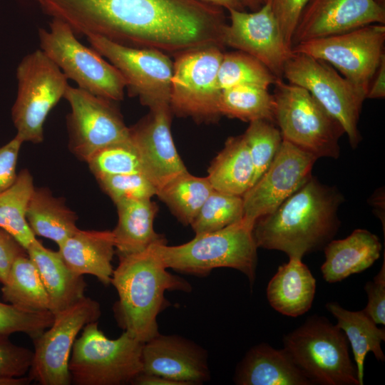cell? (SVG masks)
<instances>
[{
  "label": "cell",
  "mask_w": 385,
  "mask_h": 385,
  "mask_svg": "<svg viewBox=\"0 0 385 385\" xmlns=\"http://www.w3.org/2000/svg\"><path fill=\"white\" fill-rule=\"evenodd\" d=\"M317 158L283 140L263 175L242 196L244 217L252 224L273 212L311 176Z\"/></svg>",
  "instance_id": "obj_16"
},
{
  "label": "cell",
  "mask_w": 385,
  "mask_h": 385,
  "mask_svg": "<svg viewBox=\"0 0 385 385\" xmlns=\"http://www.w3.org/2000/svg\"><path fill=\"white\" fill-rule=\"evenodd\" d=\"M53 319L51 311H28L0 302V334L22 332L34 339L52 324Z\"/></svg>",
  "instance_id": "obj_38"
},
{
  "label": "cell",
  "mask_w": 385,
  "mask_h": 385,
  "mask_svg": "<svg viewBox=\"0 0 385 385\" xmlns=\"http://www.w3.org/2000/svg\"><path fill=\"white\" fill-rule=\"evenodd\" d=\"M34 189L31 173L23 169L14 183L0 192V227L11 235L26 250L36 240L26 220Z\"/></svg>",
  "instance_id": "obj_31"
},
{
  "label": "cell",
  "mask_w": 385,
  "mask_h": 385,
  "mask_svg": "<svg viewBox=\"0 0 385 385\" xmlns=\"http://www.w3.org/2000/svg\"><path fill=\"white\" fill-rule=\"evenodd\" d=\"M33 352L13 344L9 336L0 334V377L22 376L31 367Z\"/></svg>",
  "instance_id": "obj_40"
},
{
  "label": "cell",
  "mask_w": 385,
  "mask_h": 385,
  "mask_svg": "<svg viewBox=\"0 0 385 385\" xmlns=\"http://www.w3.org/2000/svg\"><path fill=\"white\" fill-rule=\"evenodd\" d=\"M213 190L207 176L198 177L187 171L159 189L156 195L181 223L190 225Z\"/></svg>",
  "instance_id": "obj_32"
},
{
  "label": "cell",
  "mask_w": 385,
  "mask_h": 385,
  "mask_svg": "<svg viewBox=\"0 0 385 385\" xmlns=\"http://www.w3.org/2000/svg\"><path fill=\"white\" fill-rule=\"evenodd\" d=\"M171 109L164 107L149 113L130 128V139L142 164L143 173L157 191L178 175L187 172L174 144Z\"/></svg>",
  "instance_id": "obj_19"
},
{
  "label": "cell",
  "mask_w": 385,
  "mask_h": 385,
  "mask_svg": "<svg viewBox=\"0 0 385 385\" xmlns=\"http://www.w3.org/2000/svg\"><path fill=\"white\" fill-rule=\"evenodd\" d=\"M86 37L91 48L121 73L129 96L138 97L149 110L170 107L173 61L169 55L120 45L98 36Z\"/></svg>",
  "instance_id": "obj_13"
},
{
  "label": "cell",
  "mask_w": 385,
  "mask_h": 385,
  "mask_svg": "<svg viewBox=\"0 0 385 385\" xmlns=\"http://www.w3.org/2000/svg\"><path fill=\"white\" fill-rule=\"evenodd\" d=\"M32 379L28 376H2L0 377V385H25L29 384Z\"/></svg>",
  "instance_id": "obj_48"
},
{
  "label": "cell",
  "mask_w": 385,
  "mask_h": 385,
  "mask_svg": "<svg viewBox=\"0 0 385 385\" xmlns=\"http://www.w3.org/2000/svg\"><path fill=\"white\" fill-rule=\"evenodd\" d=\"M142 366L143 373L159 375L181 385L200 384L210 379L206 351L178 335L159 333L143 343Z\"/></svg>",
  "instance_id": "obj_20"
},
{
  "label": "cell",
  "mask_w": 385,
  "mask_h": 385,
  "mask_svg": "<svg viewBox=\"0 0 385 385\" xmlns=\"http://www.w3.org/2000/svg\"><path fill=\"white\" fill-rule=\"evenodd\" d=\"M347 342L340 328L314 315L284 337L283 349L312 384L359 385Z\"/></svg>",
  "instance_id": "obj_5"
},
{
  "label": "cell",
  "mask_w": 385,
  "mask_h": 385,
  "mask_svg": "<svg viewBox=\"0 0 385 385\" xmlns=\"http://www.w3.org/2000/svg\"><path fill=\"white\" fill-rule=\"evenodd\" d=\"M222 48L207 46L175 56L170 107L179 116L215 122L221 116L217 74Z\"/></svg>",
  "instance_id": "obj_11"
},
{
  "label": "cell",
  "mask_w": 385,
  "mask_h": 385,
  "mask_svg": "<svg viewBox=\"0 0 385 385\" xmlns=\"http://www.w3.org/2000/svg\"><path fill=\"white\" fill-rule=\"evenodd\" d=\"M277 79L260 61L240 51L223 53L217 74L221 90L239 86L268 89Z\"/></svg>",
  "instance_id": "obj_34"
},
{
  "label": "cell",
  "mask_w": 385,
  "mask_h": 385,
  "mask_svg": "<svg viewBox=\"0 0 385 385\" xmlns=\"http://www.w3.org/2000/svg\"><path fill=\"white\" fill-rule=\"evenodd\" d=\"M143 343L125 331L111 339L98 322L87 324L76 339L68 362L71 384L122 385L131 384L142 372Z\"/></svg>",
  "instance_id": "obj_6"
},
{
  "label": "cell",
  "mask_w": 385,
  "mask_h": 385,
  "mask_svg": "<svg viewBox=\"0 0 385 385\" xmlns=\"http://www.w3.org/2000/svg\"><path fill=\"white\" fill-rule=\"evenodd\" d=\"M26 250L9 232L0 227V282L4 283L14 260Z\"/></svg>",
  "instance_id": "obj_44"
},
{
  "label": "cell",
  "mask_w": 385,
  "mask_h": 385,
  "mask_svg": "<svg viewBox=\"0 0 385 385\" xmlns=\"http://www.w3.org/2000/svg\"><path fill=\"white\" fill-rule=\"evenodd\" d=\"M326 308L337 319L336 325L344 332L351 344L359 385H363L364 364L368 352L371 351L379 361L385 360L381 347V342L385 340V331L377 327L363 310L349 311L333 302H328Z\"/></svg>",
  "instance_id": "obj_29"
},
{
  "label": "cell",
  "mask_w": 385,
  "mask_h": 385,
  "mask_svg": "<svg viewBox=\"0 0 385 385\" xmlns=\"http://www.w3.org/2000/svg\"><path fill=\"white\" fill-rule=\"evenodd\" d=\"M97 181L115 204L124 200L151 199L157 193L156 188L140 173L108 176Z\"/></svg>",
  "instance_id": "obj_39"
},
{
  "label": "cell",
  "mask_w": 385,
  "mask_h": 385,
  "mask_svg": "<svg viewBox=\"0 0 385 385\" xmlns=\"http://www.w3.org/2000/svg\"><path fill=\"white\" fill-rule=\"evenodd\" d=\"M230 23L223 34L225 46L252 56L277 78H282L285 63L292 55L268 1L260 9L228 10Z\"/></svg>",
  "instance_id": "obj_17"
},
{
  "label": "cell",
  "mask_w": 385,
  "mask_h": 385,
  "mask_svg": "<svg viewBox=\"0 0 385 385\" xmlns=\"http://www.w3.org/2000/svg\"><path fill=\"white\" fill-rule=\"evenodd\" d=\"M274 123L283 140L319 158L337 159L341 125L304 88L277 78L274 83Z\"/></svg>",
  "instance_id": "obj_7"
},
{
  "label": "cell",
  "mask_w": 385,
  "mask_h": 385,
  "mask_svg": "<svg viewBox=\"0 0 385 385\" xmlns=\"http://www.w3.org/2000/svg\"><path fill=\"white\" fill-rule=\"evenodd\" d=\"M287 82L308 91L342 127L352 148L361 141L359 115L366 93L322 60L293 53L283 69Z\"/></svg>",
  "instance_id": "obj_10"
},
{
  "label": "cell",
  "mask_w": 385,
  "mask_h": 385,
  "mask_svg": "<svg viewBox=\"0 0 385 385\" xmlns=\"http://www.w3.org/2000/svg\"><path fill=\"white\" fill-rule=\"evenodd\" d=\"M2 285V297L6 302L28 311H50L48 294L27 253L14 260Z\"/></svg>",
  "instance_id": "obj_30"
},
{
  "label": "cell",
  "mask_w": 385,
  "mask_h": 385,
  "mask_svg": "<svg viewBox=\"0 0 385 385\" xmlns=\"http://www.w3.org/2000/svg\"><path fill=\"white\" fill-rule=\"evenodd\" d=\"M23 142L15 136L0 146V192L10 187L17 177V160Z\"/></svg>",
  "instance_id": "obj_43"
},
{
  "label": "cell",
  "mask_w": 385,
  "mask_h": 385,
  "mask_svg": "<svg viewBox=\"0 0 385 385\" xmlns=\"http://www.w3.org/2000/svg\"><path fill=\"white\" fill-rule=\"evenodd\" d=\"M368 303L363 309L376 324H385V261L372 281L364 286Z\"/></svg>",
  "instance_id": "obj_42"
},
{
  "label": "cell",
  "mask_w": 385,
  "mask_h": 385,
  "mask_svg": "<svg viewBox=\"0 0 385 385\" xmlns=\"http://www.w3.org/2000/svg\"><path fill=\"white\" fill-rule=\"evenodd\" d=\"M58 251L76 274H91L104 285L111 284L115 252L112 231L78 229L58 246Z\"/></svg>",
  "instance_id": "obj_21"
},
{
  "label": "cell",
  "mask_w": 385,
  "mask_h": 385,
  "mask_svg": "<svg viewBox=\"0 0 385 385\" xmlns=\"http://www.w3.org/2000/svg\"><path fill=\"white\" fill-rule=\"evenodd\" d=\"M101 314L98 302L84 297L54 314L52 324L33 339L34 351L29 376L41 385L71 384L68 362L78 332Z\"/></svg>",
  "instance_id": "obj_14"
},
{
  "label": "cell",
  "mask_w": 385,
  "mask_h": 385,
  "mask_svg": "<svg viewBox=\"0 0 385 385\" xmlns=\"http://www.w3.org/2000/svg\"><path fill=\"white\" fill-rule=\"evenodd\" d=\"M244 217L242 196L213 190L191 223L195 235L215 231Z\"/></svg>",
  "instance_id": "obj_35"
},
{
  "label": "cell",
  "mask_w": 385,
  "mask_h": 385,
  "mask_svg": "<svg viewBox=\"0 0 385 385\" xmlns=\"http://www.w3.org/2000/svg\"><path fill=\"white\" fill-rule=\"evenodd\" d=\"M268 283L267 298L273 309L289 317L308 312L313 303L316 280L302 258L289 257Z\"/></svg>",
  "instance_id": "obj_25"
},
{
  "label": "cell",
  "mask_w": 385,
  "mask_h": 385,
  "mask_svg": "<svg viewBox=\"0 0 385 385\" xmlns=\"http://www.w3.org/2000/svg\"><path fill=\"white\" fill-rule=\"evenodd\" d=\"M343 200L337 188L312 175L273 212L255 221L257 247L299 258L324 249L339 230L337 212Z\"/></svg>",
  "instance_id": "obj_2"
},
{
  "label": "cell",
  "mask_w": 385,
  "mask_h": 385,
  "mask_svg": "<svg viewBox=\"0 0 385 385\" xmlns=\"http://www.w3.org/2000/svg\"><path fill=\"white\" fill-rule=\"evenodd\" d=\"M385 96V55L371 78L366 94V98H382Z\"/></svg>",
  "instance_id": "obj_45"
},
{
  "label": "cell",
  "mask_w": 385,
  "mask_h": 385,
  "mask_svg": "<svg viewBox=\"0 0 385 385\" xmlns=\"http://www.w3.org/2000/svg\"><path fill=\"white\" fill-rule=\"evenodd\" d=\"M284 38L292 50V39L299 16L309 0H269Z\"/></svg>",
  "instance_id": "obj_41"
},
{
  "label": "cell",
  "mask_w": 385,
  "mask_h": 385,
  "mask_svg": "<svg viewBox=\"0 0 385 385\" xmlns=\"http://www.w3.org/2000/svg\"><path fill=\"white\" fill-rule=\"evenodd\" d=\"M40 49L78 87L113 101L123 99L125 81L109 61L82 44L66 23L52 19L49 29H39Z\"/></svg>",
  "instance_id": "obj_8"
},
{
  "label": "cell",
  "mask_w": 385,
  "mask_h": 385,
  "mask_svg": "<svg viewBox=\"0 0 385 385\" xmlns=\"http://www.w3.org/2000/svg\"><path fill=\"white\" fill-rule=\"evenodd\" d=\"M221 115L246 122L265 120L274 123V99L268 89L239 86L222 90Z\"/></svg>",
  "instance_id": "obj_33"
},
{
  "label": "cell",
  "mask_w": 385,
  "mask_h": 385,
  "mask_svg": "<svg viewBox=\"0 0 385 385\" xmlns=\"http://www.w3.org/2000/svg\"><path fill=\"white\" fill-rule=\"evenodd\" d=\"M324 250L321 271L325 281L334 283L371 267L380 257L381 243L372 232L356 229L344 239L331 240Z\"/></svg>",
  "instance_id": "obj_23"
},
{
  "label": "cell",
  "mask_w": 385,
  "mask_h": 385,
  "mask_svg": "<svg viewBox=\"0 0 385 385\" xmlns=\"http://www.w3.org/2000/svg\"><path fill=\"white\" fill-rule=\"evenodd\" d=\"M253 226L242 218L220 230L195 235L186 243L175 246L158 243L153 248L167 269L205 276L213 269L230 267L245 274L252 285L258 248Z\"/></svg>",
  "instance_id": "obj_4"
},
{
  "label": "cell",
  "mask_w": 385,
  "mask_h": 385,
  "mask_svg": "<svg viewBox=\"0 0 385 385\" xmlns=\"http://www.w3.org/2000/svg\"><path fill=\"white\" fill-rule=\"evenodd\" d=\"M234 381L238 385L313 384L284 349L265 343L246 353L237 366Z\"/></svg>",
  "instance_id": "obj_22"
},
{
  "label": "cell",
  "mask_w": 385,
  "mask_h": 385,
  "mask_svg": "<svg viewBox=\"0 0 385 385\" xmlns=\"http://www.w3.org/2000/svg\"><path fill=\"white\" fill-rule=\"evenodd\" d=\"M242 136L249 149L254 167L253 185L272 162L283 138L279 128H276L272 122L265 120L250 122Z\"/></svg>",
  "instance_id": "obj_36"
},
{
  "label": "cell",
  "mask_w": 385,
  "mask_h": 385,
  "mask_svg": "<svg viewBox=\"0 0 385 385\" xmlns=\"http://www.w3.org/2000/svg\"><path fill=\"white\" fill-rule=\"evenodd\" d=\"M118 222L113 230L115 249L118 257L145 250L158 243H166L154 230L158 206L151 199L130 200L115 204Z\"/></svg>",
  "instance_id": "obj_26"
},
{
  "label": "cell",
  "mask_w": 385,
  "mask_h": 385,
  "mask_svg": "<svg viewBox=\"0 0 385 385\" xmlns=\"http://www.w3.org/2000/svg\"><path fill=\"white\" fill-rule=\"evenodd\" d=\"M69 103L67 115L68 146L87 162L101 148L130 140L128 128L113 101L68 85L63 96Z\"/></svg>",
  "instance_id": "obj_15"
},
{
  "label": "cell",
  "mask_w": 385,
  "mask_h": 385,
  "mask_svg": "<svg viewBox=\"0 0 385 385\" xmlns=\"http://www.w3.org/2000/svg\"><path fill=\"white\" fill-rule=\"evenodd\" d=\"M373 24H385L384 6L376 0H309L296 26L292 48L306 41Z\"/></svg>",
  "instance_id": "obj_18"
},
{
  "label": "cell",
  "mask_w": 385,
  "mask_h": 385,
  "mask_svg": "<svg viewBox=\"0 0 385 385\" xmlns=\"http://www.w3.org/2000/svg\"><path fill=\"white\" fill-rule=\"evenodd\" d=\"M385 26L373 24L297 44L302 53L327 62L367 94L371 78L384 54Z\"/></svg>",
  "instance_id": "obj_12"
},
{
  "label": "cell",
  "mask_w": 385,
  "mask_h": 385,
  "mask_svg": "<svg viewBox=\"0 0 385 385\" xmlns=\"http://www.w3.org/2000/svg\"><path fill=\"white\" fill-rule=\"evenodd\" d=\"M136 385H181L179 382L159 375L141 372L132 381Z\"/></svg>",
  "instance_id": "obj_46"
},
{
  "label": "cell",
  "mask_w": 385,
  "mask_h": 385,
  "mask_svg": "<svg viewBox=\"0 0 385 385\" xmlns=\"http://www.w3.org/2000/svg\"><path fill=\"white\" fill-rule=\"evenodd\" d=\"M16 78L17 96L11 108L16 136L23 143H41L45 120L63 98L68 79L40 48L21 59Z\"/></svg>",
  "instance_id": "obj_9"
},
{
  "label": "cell",
  "mask_w": 385,
  "mask_h": 385,
  "mask_svg": "<svg viewBox=\"0 0 385 385\" xmlns=\"http://www.w3.org/2000/svg\"><path fill=\"white\" fill-rule=\"evenodd\" d=\"M207 173L214 190L238 196L246 192L252 185L254 167L242 135L227 139Z\"/></svg>",
  "instance_id": "obj_27"
},
{
  "label": "cell",
  "mask_w": 385,
  "mask_h": 385,
  "mask_svg": "<svg viewBox=\"0 0 385 385\" xmlns=\"http://www.w3.org/2000/svg\"><path fill=\"white\" fill-rule=\"evenodd\" d=\"M119 260L111 282L118 294L114 316L123 331L145 343L159 334L157 317L170 305L165 292H188L192 287L167 271L153 245Z\"/></svg>",
  "instance_id": "obj_3"
},
{
  "label": "cell",
  "mask_w": 385,
  "mask_h": 385,
  "mask_svg": "<svg viewBox=\"0 0 385 385\" xmlns=\"http://www.w3.org/2000/svg\"><path fill=\"white\" fill-rule=\"evenodd\" d=\"M227 10L245 11L241 0H197Z\"/></svg>",
  "instance_id": "obj_47"
},
{
  "label": "cell",
  "mask_w": 385,
  "mask_h": 385,
  "mask_svg": "<svg viewBox=\"0 0 385 385\" xmlns=\"http://www.w3.org/2000/svg\"><path fill=\"white\" fill-rule=\"evenodd\" d=\"M44 14L76 35L168 55L225 47L222 8L197 0H35Z\"/></svg>",
  "instance_id": "obj_1"
},
{
  "label": "cell",
  "mask_w": 385,
  "mask_h": 385,
  "mask_svg": "<svg viewBox=\"0 0 385 385\" xmlns=\"http://www.w3.org/2000/svg\"><path fill=\"white\" fill-rule=\"evenodd\" d=\"M86 163L96 180L128 173H143L139 155L130 139L101 148Z\"/></svg>",
  "instance_id": "obj_37"
},
{
  "label": "cell",
  "mask_w": 385,
  "mask_h": 385,
  "mask_svg": "<svg viewBox=\"0 0 385 385\" xmlns=\"http://www.w3.org/2000/svg\"><path fill=\"white\" fill-rule=\"evenodd\" d=\"M269 0H241L242 4L246 8H249L252 11L260 9Z\"/></svg>",
  "instance_id": "obj_49"
},
{
  "label": "cell",
  "mask_w": 385,
  "mask_h": 385,
  "mask_svg": "<svg viewBox=\"0 0 385 385\" xmlns=\"http://www.w3.org/2000/svg\"><path fill=\"white\" fill-rule=\"evenodd\" d=\"M26 252L38 270L53 314L85 297L86 283L83 276L70 270L58 251L45 247L36 239Z\"/></svg>",
  "instance_id": "obj_24"
},
{
  "label": "cell",
  "mask_w": 385,
  "mask_h": 385,
  "mask_svg": "<svg viewBox=\"0 0 385 385\" xmlns=\"http://www.w3.org/2000/svg\"><path fill=\"white\" fill-rule=\"evenodd\" d=\"M76 214L60 197L46 188H35L31 197L26 220L35 236L55 242L59 246L78 228Z\"/></svg>",
  "instance_id": "obj_28"
}]
</instances>
